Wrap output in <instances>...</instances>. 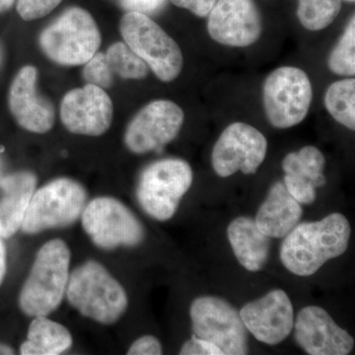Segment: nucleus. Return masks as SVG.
<instances>
[{
    "instance_id": "f257e3e1",
    "label": "nucleus",
    "mask_w": 355,
    "mask_h": 355,
    "mask_svg": "<svg viewBox=\"0 0 355 355\" xmlns=\"http://www.w3.org/2000/svg\"><path fill=\"white\" fill-rule=\"evenodd\" d=\"M350 235L349 222L340 214L297 224L284 237L280 246V261L293 275L309 277L327 261L345 253Z\"/></svg>"
},
{
    "instance_id": "f03ea898",
    "label": "nucleus",
    "mask_w": 355,
    "mask_h": 355,
    "mask_svg": "<svg viewBox=\"0 0 355 355\" xmlns=\"http://www.w3.org/2000/svg\"><path fill=\"white\" fill-rule=\"evenodd\" d=\"M70 259L64 240H51L41 247L20 292L19 307L25 315L49 316L60 307L69 282Z\"/></svg>"
},
{
    "instance_id": "7ed1b4c3",
    "label": "nucleus",
    "mask_w": 355,
    "mask_h": 355,
    "mask_svg": "<svg viewBox=\"0 0 355 355\" xmlns=\"http://www.w3.org/2000/svg\"><path fill=\"white\" fill-rule=\"evenodd\" d=\"M67 301L83 316L102 324H113L128 309L127 292L105 266L87 261L69 275Z\"/></svg>"
},
{
    "instance_id": "20e7f679",
    "label": "nucleus",
    "mask_w": 355,
    "mask_h": 355,
    "mask_svg": "<svg viewBox=\"0 0 355 355\" xmlns=\"http://www.w3.org/2000/svg\"><path fill=\"white\" fill-rule=\"evenodd\" d=\"M101 41L95 20L80 7L67 9L39 37L44 55L65 67L86 64L97 53Z\"/></svg>"
},
{
    "instance_id": "39448f33",
    "label": "nucleus",
    "mask_w": 355,
    "mask_h": 355,
    "mask_svg": "<svg viewBox=\"0 0 355 355\" xmlns=\"http://www.w3.org/2000/svg\"><path fill=\"white\" fill-rule=\"evenodd\" d=\"M87 203V191L76 180H53L35 191L20 229L33 235L69 227L83 216Z\"/></svg>"
},
{
    "instance_id": "423d86ee",
    "label": "nucleus",
    "mask_w": 355,
    "mask_h": 355,
    "mask_svg": "<svg viewBox=\"0 0 355 355\" xmlns=\"http://www.w3.org/2000/svg\"><path fill=\"white\" fill-rule=\"evenodd\" d=\"M193 174L183 159L166 158L155 161L141 172L137 198L141 209L159 221L171 219L180 202L190 190Z\"/></svg>"
},
{
    "instance_id": "0eeeda50",
    "label": "nucleus",
    "mask_w": 355,
    "mask_h": 355,
    "mask_svg": "<svg viewBox=\"0 0 355 355\" xmlns=\"http://www.w3.org/2000/svg\"><path fill=\"white\" fill-rule=\"evenodd\" d=\"M120 30L125 44L163 83H171L182 72L184 57L172 39L146 14L128 12L121 18Z\"/></svg>"
},
{
    "instance_id": "6e6552de",
    "label": "nucleus",
    "mask_w": 355,
    "mask_h": 355,
    "mask_svg": "<svg viewBox=\"0 0 355 355\" xmlns=\"http://www.w3.org/2000/svg\"><path fill=\"white\" fill-rule=\"evenodd\" d=\"M312 100L309 76L298 67H279L263 83V109L272 127L284 130L299 125L309 113Z\"/></svg>"
},
{
    "instance_id": "1a4fd4ad",
    "label": "nucleus",
    "mask_w": 355,
    "mask_h": 355,
    "mask_svg": "<svg viewBox=\"0 0 355 355\" xmlns=\"http://www.w3.org/2000/svg\"><path fill=\"white\" fill-rule=\"evenodd\" d=\"M81 217L86 234L103 250L137 247L146 238L144 224L125 203L114 198H94L87 203Z\"/></svg>"
},
{
    "instance_id": "9d476101",
    "label": "nucleus",
    "mask_w": 355,
    "mask_h": 355,
    "mask_svg": "<svg viewBox=\"0 0 355 355\" xmlns=\"http://www.w3.org/2000/svg\"><path fill=\"white\" fill-rule=\"evenodd\" d=\"M190 315L193 335L216 345L222 355H244L249 352L248 331L240 313L224 299L196 298Z\"/></svg>"
},
{
    "instance_id": "9b49d317",
    "label": "nucleus",
    "mask_w": 355,
    "mask_h": 355,
    "mask_svg": "<svg viewBox=\"0 0 355 355\" xmlns=\"http://www.w3.org/2000/svg\"><path fill=\"white\" fill-rule=\"evenodd\" d=\"M266 151L265 135L256 128L237 121L228 125L214 144L212 168L221 178L232 176L238 171L254 174L265 161Z\"/></svg>"
},
{
    "instance_id": "f8f14e48",
    "label": "nucleus",
    "mask_w": 355,
    "mask_h": 355,
    "mask_svg": "<svg viewBox=\"0 0 355 355\" xmlns=\"http://www.w3.org/2000/svg\"><path fill=\"white\" fill-rule=\"evenodd\" d=\"M184 114L176 103L156 100L133 116L125 133V146L135 154L159 150L176 139Z\"/></svg>"
},
{
    "instance_id": "ddd939ff",
    "label": "nucleus",
    "mask_w": 355,
    "mask_h": 355,
    "mask_svg": "<svg viewBox=\"0 0 355 355\" xmlns=\"http://www.w3.org/2000/svg\"><path fill=\"white\" fill-rule=\"evenodd\" d=\"M207 31L223 46L246 48L259 41L263 19L254 0H217L209 14Z\"/></svg>"
},
{
    "instance_id": "4468645a",
    "label": "nucleus",
    "mask_w": 355,
    "mask_h": 355,
    "mask_svg": "<svg viewBox=\"0 0 355 355\" xmlns=\"http://www.w3.org/2000/svg\"><path fill=\"white\" fill-rule=\"evenodd\" d=\"M114 107L104 89L87 84L69 91L60 104V119L70 132L99 137L111 127Z\"/></svg>"
},
{
    "instance_id": "2eb2a0df",
    "label": "nucleus",
    "mask_w": 355,
    "mask_h": 355,
    "mask_svg": "<svg viewBox=\"0 0 355 355\" xmlns=\"http://www.w3.org/2000/svg\"><path fill=\"white\" fill-rule=\"evenodd\" d=\"M239 313L247 331L266 345H279L293 330V305L282 289H275L258 300L247 303Z\"/></svg>"
},
{
    "instance_id": "dca6fc26",
    "label": "nucleus",
    "mask_w": 355,
    "mask_h": 355,
    "mask_svg": "<svg viewBox=\"0 0 355 355\" xmlns=\"http://www.w3.org/2000/svg\"><path fill=\"white\" fill-rule=\"evenodd\" d=\"M296 343L310 355H347L354 347V338L336 324L323 308L307 306L294 322Z\"/></svg>"
},
{
    "instance_id": "f3484780",
    "label": "nucleus",
    "mask_w": 355,
    "mask_h": 355,
    "mask_svg": "<svg viewBox=\"0 0 355 355\" xmlns=\"http://www.w3.org/2000/svg\"><path fill=\"white\" fill-rule=\"evenodd\" d=\"M38 72L28 65L14 77L9 89V109L18 125L28 132L46 133L55 123L53 105L37 92Z\"/></svg>"
},
{
    "instance_id": "a211bd4d",
    "label": "nucleus",
    "mask_w": 355,
    "mask_h": 355,
    "mask_svg": "<svg viewBox=\"0 0 355 355\" xmlns=\"http://www.w3.org/2000/svg\"><path fill=\"white\" fill-rule=\"evenodd\" d=\"M303 210L282 182L270 187L265 202L257 212V226L270 238H284L300 221Z\"/></svg>"
},
{
    "instance_id": "6ab92c4d",
    "label": "nucleus",
    "mask_w": 355,
    "mask_h": 355,
    "mask_svg": "<svg viewBox=\"0 0 355 355\" xmlns=\"http://www.w3.org/2000/svg\"><path fill=\"white\" fill-rule=\"evenodd\" d=\"M0 238H10L22 225L30 200L36 191L34 173L21 171L8 175L0 181Z\"/></svg>"
},
{
    "instance_id": "aec40b11",
    "label": "nucleus",
    "mask_w": 355,
    "mask_h": 355,
    "mask_svg": "<svg viewBox=\"0 0 355 355\" xmlns=\"http://www.w3.org/2000/svg\"><path fill=\"white\" fill-rule=\"evenodd\" d=\"M227 237L240 265L252 272H260L270 256L272 238L263 234L254 219L240 216L231 221Z\"/></svg>"
},
{
    "instance_id": "412c9836",
    "label": "nucleus",
    "mask_w": 355,
    "mask_h": 355,
    "mask_svg": "<svg viewBox=\"0 0 355 355\" xmlns=\"http://www.w3.org/2000/svg\"><path fill=\"white\" fill-rule=\"evenodd\" d=\"M72 345V336L62 324L46 316L34 317L28 329L27 340L21 345L22 355H58Z\"/></svg>"
},
{
    "instance_id": "4be33fe9",
    "label": "nucleus",
    "mask_w": 355,
    "mask_h": 355,
    "mask_svg": "<svg viewBox=\"0 0 355 355\" xmlns=\"http://www.w3.org/2000/svg\"><path fill=\"white\" fill-rule=\"evenodd\" d=\"M324 165V154L317 147L309 146L287 154L282 161V170L286 176L313 184L317 189L327 183L323 173Z\"/></svg>"
},
{
    "instance_id": "5701e85b",
    "label": "nucleus",
    "mask_w": 355,
    "mask_h": 355,
    "mask_svg": "<svg viewBox=\"0 0 355 355\" xmlns=\"http://www.w3.org/2000/svg\"><path fill=\"white\" fill-rule=\"evenodd\" d=\"M324 107L336 123L355 130V80L343 79L331 84L324 94Z\"/></svg>"
},
{
    "instance_id": "b1692460",
    "label": "nucleus",
    "mask_w": 355,
    "mask_h": 355,
    "mask_svg": "<svg viewBox=\"0 0 355 355\" xmlns=\"http://www.w3.org/2000/svg\"><path fill=\"white\" fill-rule=\"evenodd\" d=\"M296 15L299 22L309 31L326 29L342 10L343 0H298Z\"/></svg>"
},
{
    "instance_id": "393cba45",
    "label": "nucleus",
    "mask_w": 355,
    "mask_h": 355,
    "mask_svg": "<svg viewBox=\"0 0 355 355\" xmlns=\"http://www.w3.org/2000/svg\"><path fill=\"white\" fill-rule=\"evenodd\" d=\"M106 57L114 73L123 78L144 79L148 76V65L127 44H112Z\"/></svg>"
},
{
    "instance_id": "a878e982",
    "label": "nucleus",
    "mask_w": 355,
    "mask_h": 355,
    "mask_svg": "<svg viewBox=\"0 0 355 355\" xmlns=\"http://www.w3.org/2000/svg\"><path fill=\"white\" fill-rule=\"evenodd\" d=\"M329 69L340 76H355V18H350L335 48L328 58Z\"/></svg>"
},
{
    "instance_id": "bb28decb",
    "label": "nucleus",
    "mask_w": 355,
    "mask_h": 355,
    "mask_svg": "<svg viewBox=\"0 0 355 355\" xmlns=\"http://www.w3.org/2000/svg\"><path fill=\"white\" fill-rule=\"evenodd\" d=\"M84 64L85 67L83 69V77L88 84L102 89L111 87L114 72L105 53H96Z\"/></svg>"
},
{
    "instance_id": "cd10ccee",
    "label": "nucleus",
    "mask_w": 355,
    "mask_h": 355,
    "mask_svg": "<svg viewBox=\"0 0 355 355\" xmlns=\"http://www.w3.org/2000/svg\"><path fill=\"white\" fill-rule=\"evenodd\" d=\"M62 0H17V11L26 21L40 19L50 14Z\"/></svg>"
},
{
    "instance_id": "c85d7f7f",
    "label": "nucleus",
    "mask_w": 355,
    "mask_h": 355,
    "mask_svg": "<svg viewBox=\"0 0 355 355\" xmlns=\"http://www.w3.org/2000/svg\"><path fill=\"white\" fill-rule=\"evenodd\" d=\"M181 355H222L216 345L193 335L182 347Z\"/></svg>"
},
{
    "instance_id": "c756f323",
    "label": "nucleus",
    "mask_w": 355,
    "mask_h": 355,
    "mask_svg": "<svg viewBox=\"0 0 355 355\" xmlns=\"http://www.w3.org/2000/svg\"><path fill=\"white\" fill-rule=\"evenodd\" d=\"M162 345L153 336H144L135 340L128 350V355H160Z\"/></svg>"
},
{
    "instance_id": "7c9ffc66",
    "label": "nucleus",
    "mask_w": 355,
    "mask_h": 355,
    "mask_svg": "<svg viewBox=\"0 0 355 355\" xmlns=\"http://www.w3.org/2000/svg\"><path fill=\"white\" fill-rule=\"evenodd\" d=\"M216 1L217 0H171L174 6L187 9L200 18L209 16Z\"/></svg>"
},
{
    "instance_id": "2f4dec72",
    "label": "nucleus",
    "mask_w": 355,
    "mask_h": 355,
    "mask_svg": "<svg viewBox=\"0 0 355 355\" xmlns=\"http://www.w3.org/2000/svg\"><path fill=\"white\" fill-rule=\"evenodd\" d=\"M165 0H121V6L128 12L153 13L160 9Z\"/></svg>"
},
{
    "instance_id": "473e14b6",
    "label": "nucleus",
    "mask_w": 355,
    "mask_h": 355,
    "mask_svg": "<svg viewBox=\"0 0 355 355\" xmlns=\"http://www.w3.org/2000/svg\"><path fill=\"white\" fill-rule=\"evenodd\" d=\"M6 273V250L3 242L0 239V286Z\"/></svg>"
},
{
    "instance_id": "72a5a7b5",
    "label": "nucleus",
    "mask_w": 355,
    "mask_h": 355,
    "mask_svg": "<svg viewBox=\"0 0 355 355\" xmlns=\"http://www.w3.org/2000/svg\"><path fill=\"white\" fill-rule=\"evenodd\" d=\"M15 0H0V13L6 12L13 6Z\"/></svg>"
},
{
    "instance_id": "f704fd0d",
    "label": "nucleus",
    "mask_w": 355,
    "mask_h": 355,
    "mask_svg": "<svg viewBox=\"0 0 355 355\" xmlns=\"http://www.w3.org/2000/svg\"><path fill=\"white\" fill-rule=\"evenodd\" d=\"M14 354V349L9 345L0 343V355Z\"/></svg>"
},
{
    "instance_id": "c9c22d12",
    "label": "nucleus",
    "mask_w": 355,
    "mask_h": 355,
    "mask_svg": "<svg viewBox=\"0 0 355 355\" xmlns=\"http://www.w3.org/2000/svg\"><path fill=\"white\" fill-rule=\"evenodd\" d=\"M1 58H2L1 50H0V62H1Z\"/></svg>"
},
{
    "instance_id": "e433bc0d",
    "label": "nucleus",
    "mask_w": 355,
    "mask_h": 355,
    "mask_svg": "<svg viewBox=\"0 0 355 355\" xmlns=\"http://www.w3.org/2000/svg\"><path fill=\"white\" fill-rule=\"evenodd\" d=\"M347 1H349V2H354V0H347Z\"/></svg>"
}]
</instances>
